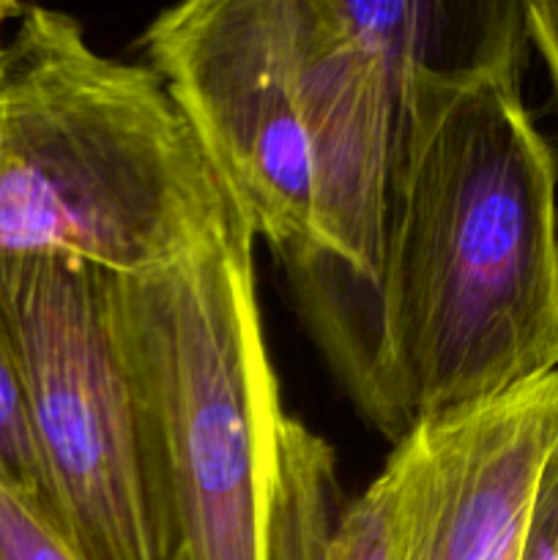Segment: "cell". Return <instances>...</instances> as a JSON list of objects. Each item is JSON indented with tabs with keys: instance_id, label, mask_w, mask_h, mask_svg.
<instances>
[{
	"instance_id": "1",
	"label": "cell",
	"mask_w": 558,
	"mask_h": 560,
	"mask_svg": "<svg viewBox=\"0 0 558 560\" xmlns=\"http://www.w3.org/2000/svg\"><path fill=\"white\" fill-rule=\"evenodd\" d=\"M556 184L520 82L425 85L399 129L375 277L282 257L323 359L392 446L558 372Z\"/></svg>"
},
{
	"instance_id": "2",
	"label": "cell",
	"mask_w": 558,
	"mask_h": 560,
	"mask_svg": "<svg viewBox=\"0 0 558 560\" xmlns=\"http://www.w3.org/2000/svg\"><path fill=\"white\" fill-rule=\"evenodd\" d=\"M233 208L151 66L98 55L63 11L22 9L0 60V257L142 277Z\"/></svg>"
},
{
	"instance_id": "3",
	"label": "cell",
	"mask_w": 558,
	"mask_h": 560,
	"mask_svg": "<svg viewBox=\"0 0 558 560\" xmlns=\"http://www.w3.org/2000/svg\"><path fill=\"white\" fill-rule=\"evenodd\" d=\"M233 213L181 260L115 277V315L156 424L181 560H271L279 383Z\"/></svg>"
},
{
	"instance_id": "4",
	"label": "cell",
	"mask_w": 558,
	"mask_h": 560,
	"mask_svg": "<svg viewBox=\"0 0 558 560\" xmlns=\"http://www.w3.org/2000/svg\"><path fill=\"white\" fill-rule=\"evenodd\" d=\"M42 459L44 520L80 560H181L162 441L115 315V273L0 257Z\"/></svg>"
},
{
	"instance_id": "5",
	"label": "cell",
	"mask_w": 558,
	"mask_h": 560,
	"mask_svg": "<svg viewBox=\"0 0 558 560\" xmlns=\"http://www.w3.org/2000/svg\"><path fill=\"white\" fill-rule=\"evenodd\" d=\"M142 47L257 238L279 260L310 252V0H178Z\"/></svg>"
},
{
	"instance_id": "6",
	"label": "cell",
	"mask_w": 558,
	"mask_h": 560,
	"mask_svg": "<svg viewBox=\"0 0 558 560\" xmlns=\"http://www.w3.org/2000/svg\"><path fill=\"white\" fill-rule=\"evenodd\" d=\"M399 443L410 454L403 560H518L536 492L558 465V372Z\"/></svg>"
},
{
	"instance_id": "7",
	"label": "cell",
	"mask_w": 558,
	"mask_h": 560,
	"mask_svg": "<svg viewBox=\"0 0 558 560\" xmlns=\"http://www.w3.org/2000/svg\"><path fill=\"white\" fill-rule=\"evenodd\" d=\"M361 42L386 63L408 109L421 85L523 82L525 0H337Z\"/></svg>"
},
{
	"instance_id": "8",
	"label": "cell",
	"mask_w": 558,
	"mask_h": 560,
	"mask_svg": "<svg viewBox=\"0 0 558 560\" xmlns=\"http://www.w3.org/2000/svg\"><path fill=\"white\" fill-rule=\"evenodd\" d=\"M408 490L410 454L397 443L367 492L342 509L326 560H403Z\"/></svg>"
},
{
	"instance_id": "9",
	"label": "cell",
	"mask_w": 558,
	"mask_h": 560,
	"mask_svg": "<svg viewBox=\"0 0 558 560\" xmlns=\"http://www.w3.org/2000/svg\"><path fill=\"white\" fill-rule=\"evenodd\" d=\"M0 487L25 498L44 514L47 487H44L42 459L33 435L31 402L3 317H0Z\"/></svg>"
},
{
	"instance_id": "10",
	"label": "cell",
	"mask_w": 558,
	"mask_h": 560,
	"mask_svg": "<svg viewBox=\"0 0 558 560\" xmlns=\"http://www.w3.org/2000/svg\"><path fill=\"white\" fill-rule=\"evenodd\" d=\"M0 560H80L36 506L0 487Z\"/></svg>"
},
{
	"instance_id": "11",
	"label": "cell",
	"mask_w": 558,
	"mask_h": 560,
	"mask_svg": "<svg viewBox=\"0 0 558 560\" xmlns=\"http://www.w3.org/2000/svg\"><path fill=\"white\" fill-rule=\"evenodd\" d=\"M518 560H558V465L536 492L520 539Z\"/></svg>"
},
{
	"instance_id": "12",
	"label": "cell",
	"mask_w": 558,
	"mask_h": 560,
	"mask_svg": "<svg viewBox=\"0 0 558 560\" xmlns=\"http://www.w3.org/2000/svg\"><path fill=\"white\" fill-rule=\"evenodd\" d=\"M525 22L558 102V0H525Z\"/></svg>"
},
{
	"instance_id": "13",
	"label": "cell",
	"mask_w": 558,
	"mask_h": 560,
	"mask_svg": "<svg viewBox=\"0 0 558 560\" xmlns=\"http://www.w3.org/2000/svg\"><path fill=\"white\" fill-rule=\"evenodd\" d=\"M22 5L20 0H0V60H3V25L11 20V16H20Z\"/></svg>"
}]
</instances>
